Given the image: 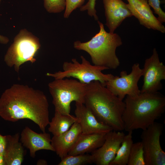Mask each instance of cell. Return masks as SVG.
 Masks as SVG:
<instances>
[{
  "label": "cell",
  "instance_id": "cell-1",
  "mask_svg": "<svg viewBox=\"0 0 165 165\" xmlns=\"http://www.w3.org/2000/svg\"><path fill=\"white\" fill-rule=\"evenodd\" d=\"M0 116L13 122L24 119L31 120L45 132L50 122L48 100L41 90L26 85L14 84L0 98Z\"/></svg>",
  "mask_w": 165,
  "mask_h": 165
},
{
  "label": "cell",
  "instance_id": "cell-2",
  "mask_svg": "<svg viewBox=\"0 0 165 165\" xmlns=\"http://www.w3.org/2000/svg\"><path fill=\"white\" fill-rule=\"evenodd\" d=\"M122 119L124 130H144L153 124L165 110V97L159 91L127 96Z\"/></svg>",
  "mask_w": 165,
  "mask_h": 165
},
{
  "label": "cell",
  "instance_id": "cell-3",
  "mask_svg": "<svg viewBox=\"0 0 165 165\" xmlns=\"http://www.w3.org/2000/svg\"><path fill=\"white\" fill-rule=\"evenodd\" d=\"M84 104L100 122L113 130H124L122 116L125 104L97 81L86 84Z\"/></svg>",
  "mask_w": 165,
  "mask_h": 165
},
{
  "label": "cell",
  "instance_id": "cell-4",
  "mask_svg": "<svg viewBox=\"0 0 165 165\" xmlns=\"http://www.w3.org/2000/svg\"><path fill=\"white\" fill-rule=\"evenodd\" d=\"M100 30L90 40L86 42L75 41V49L84 51L90 55L94 65L115 69L120 65L116 54V48L122 44L120 37L117 34L107 32L102 23L98 20Z\"/></svg>",
  "mask_w": 165,
  "mask_h": 165
},
{
  "label": "cell",
  "instance_id": "cell-5",
  "mask_svg": "<svg viewBox=\"0 0 165 165\" xmlns=\"http://www.w3.org/2000/svg\"><path fill=\"white\" fill-rule=\"evenodd\" d=\"M48 86L55 111L69 115L72 102L84 104L86 84L66 78L55 79L50 82Z\"/></svg>",
  "mask_w": 165,
  "mask_h": 165
},
{
  "label": "cell",
  "instance_id": "cell-6",
  "mask_svg": "<svg viewBox=\"0 0 165 165\" xmlns=\"http://www.w3.org/2000/svg\"><path fill=\"white\" fill-rule=\"evenodd\" d=\"M80 57L81 63L76 58H72V62H64L62 71L53 73H47L46 75L55 79L72 77L85 84L97 81L105 86L106 82L114 76L112 74H105L102 72L108 69L107 68L92 65L83 56H81Z\"/></svg>",
  "mask_w": 165,
  "mask_h": 165
},
{
  "label": "cell",
  "instance_id": "cell-7",
  "mask_svg": "<svg viewBox=\"0 0 165 165\" xmlns=\"http://www.w3.org/2000/svg\"><path fill=\"white\" fill-rule=\"evenodd\" d=\"M40 47L37 37L25 29L21 30L8 49L5 61L8 66L13 67L19 73L20 66L25 62H35V57Z\"/></svg>",
  "mask_w": 165,
  "mask_h": 165
},
{
  "label": "cell",
  "instance_id": "cell-8",
  "mask_svg": "<svg viewBox=\"0 0 165 165\" xmlns=\"http://www.w3.org/2000/svg\"><path fill=\"white\" fill-rule=\"evenodd\" d=\"M163 130L162 124L155 122L142 130L141 141L145 165H165V152L160 141Z\"/></svg>",
  "mask_w": 165,
  "mask_h": 165
},
{
  "label": "cell",
  "instance_id": "cell-9",
  "mask_svg": "<svg viewBox=\"0 0 165 165\" xmlns=\"http://www.w3.org/2000/svg\"><path fill=\"white\" fill-rule=\"evenodd\" d=\"M142 75V69L138 63L134 64L131 71L128 74L122 71L120 76H114L106 83L105 86L112 93L123 100L127 96L134 97L141 93L138 83Z\"/></svg>",
  "mask_w": 165,
  "mask_h": 165
},
{
  "label": "cell",
  "instance_id": "cell-10",
  "mask_svg": "<svg viewBox=\"0 0 165 165\" xmlns=\"http://www.w3.org/2000/svg\"><path fill=\"white\" fill-rule=\"evenodd\" d=\"M142 69L143 83L141 93H154L162 88L161 81L165 79V66L160 62L156 48L145 61Z\"/></svg>",
  "mask_w": 165,
  "mask_h": 165
},
{
  "label": "cell",
  "instance_id": "cell-11",
  "mask_svg": "<svg viewBox=\"0 0 165 165\" xmlns=\"http://www.w3.org/2000/svg\"><path fill=\"white\" fill-rule=\"evenodd\" d=\"M125 135L122 131L114 130L107 133L102 145L91 152L93 163L97 165H109L115 158Z\"/></svg>",
  "mask_w": 165,
  "mask_h": 165
},
{
  "label": "cell",
  "instance_id": "cell-12",
  "mask_svg": "<svg viewBox=\"0 0 165 165\" xmlns=\"http://www.w3.org/2000/svg\"><path fill=\"white\" fill-rule=\"evenodd\" d=\"M127 0L133 16L138 19L141 25L148 29L165 32L164 26L154 15L148 0Z\"/></svg>",
  "mask_w": 165,
  "mask_h": 165
},
{
  "label": "cell",
  "instance_id": "cell-13",
  "mask_svg": "<svg viewBox=\"0 0 165 165\" xmlns=\"http://www.w3.org/2000/svg\"><path fill=\"white\" fill-rule=\"evenodd\" d=\"M74 113L82 134H106L113 130L110 127L99 122L83 103H75Z\"/></svg>",
  "mask_w": 165,
  "mask_h": 165
},
{
  "label": "cell",
  "instance_id": "cell-14",
  "mask_svg": "<svg viewBox=\"0 0 165 165\" xmlns=\"http://www.w3.org/2000/svg\"><path fill=\"white\" fill-rule=\"evenodd\" d=\"M106 19L105 25L109 33L116 29L127 18L133 16L127 4L122 0H103Z\"/></svg>",
  "mask_w": 165,
  "mask_h": 165
},
{
  "label": "cell",
  "instance_id": "cell-15",
  "mask_svg": "<svg viewBox=\"0 0 165 165\" xmlns=\"http://www.w3.org/2000/svg\"><path fill=\"white\" fill-rule=\"evenodd\" d=\"M20 141L23 145L29 149L30 156L34 158L38 151L46 150L54 152L51 144V138L49 134L38 133L28 127H26L20 134Z\"/></svg>",
  "mask_w": 165,
  "mask_h": 165
},
{
  "label": "cell",
  "instance_id": "cell-16",
  "mask_svg": "<svg viewBox=\"0 0 165 165\" xmlns=\"http://www.w3.org/2000/svg\"><path fill=\"white\" fill-rule=\"evenodd\" d=\"M82 134L81 127L76 121L67 131L58 136H53L51 144L54 152L61 159L66 156Z\"/></svg>",
  "mask_w": 165,
  "mask_h": 165
},
{
  "label": "cell",
  "instance_id": "cell-17",
  "mask_svg": "<svg viewBox=\"0 0 165 165\" xmlns=\"http://www.w3.org/2000/svg\"><path fill=\"white\" fill-rule=\"evenodd\" d=\"M20 139L18 133L6 136V146L3 156L5 165H20L23 162L25 152Z\"/></svg>",
  "mask_w": 165,
  "mask_h": 165
},
{
  "label": "cell",
  "instance_id": "cell-18",
  "mask_svg": "<svg viewBox=\"0 0 165 165\" xmlns=\"http://www.w3.org/2000/svg\"><path fill=\"white\" fill-rule=\"evenodd\" d=\"M106 134H82L68 155H75L92 152L102 145Z\"/></svg>",
  "mask_w": 165,
  "mask_h": 165
},
{
  "label": "cell",
  "instance_id": "cell-19",
  "mask_svg": "<svg viewBox=\"0 0 165 165\" xmlns=\"http://www.w3.org/2000/svg\"><path fill=\"white\" fill-rule=\"evenodd\" d=\"M77 121L76 117L70 114L64 115L55 111L54 116L50 121L49 131L53 136L59 135L68 131Z\"/></svg>",
  "mask_w": 165,
  "mask_h": 165
},
{
  "label": "cell",
  "instance_id": "cell-20",
  "mask_svg": "<svg viewBox=\"0 0 165 165\" xmlns=\"http://www.w3.org/2000/svg\"><path fill=\"white\" fill-rule=\"evenodd\" d=\"M133 131L125 135L121 145L116 155L109 165H127L132 145L133 143Z\"/></svg>",
  "mask_w": 165,
  "mask_h": 165
},
{
  "label": "cell",
  "instance_id": "cell-21",
  "mask_svg": "<svg viewBox=\"0 0 165 165\" xmlns=\"http://www.w3.org/2000/svg\"><path fill=\"white\" fill-rule=\"evenodd\" d=\"M93 163L91 154L87 153L75 155H68L61 159L58 165H83Z\"/></svg>",
  "mask_w": 165,
  "mask_h": 165
},
{
  "label": "cell",
  "instance_id": "cell-22",
  "mask_svg": "<svg viewBox=\"0 0 165 165\" xmlns=\"http://www.w3.org/2000/svg\"><path fill=\"white\" fill-rule=\"evenodd\" d=\"M127 165H145L141 141L133 143Z\"/></svg>",
  "mask_w": 165,
  "mask_h": 165
},
{
  "label": "cell",
  "instance_id": "cell-23",
  "mask_svg": "<svg viewBox=\"0 0 165 165\" xmlns=\"http://www.w3.org/2000/svg\"><path fill=\"white\" fill-rule=\"evenodd\" d=\"M44 6L50 13H57L65 9V0H44Z\"/></svg>",
  "mask_w": 165,
  "mask_h": 165
},
{
  "label": "cell",
  "instance_id": "cell-24",
  "mask_svg": "<svg viewBox=\"0 0 165 165\" xmlns=\"http://www.w3.org/2000/svg\"><path fill=\"white\" fill-rule=\"evenodd\" d=\"M85 0H65L66 6L64 16L68 18L76 8L80 7Z\"/></svg>",
  "mask_w": 165,
  "mask_h": 165
},
{
  "label": "cell",
  "instance_id": "cell-25",
  "mask_svg": "<svg viewBox=\"0 0 165 165\" xmlns=\"http://www.w3.org/2000/svg\"><path fill=\"white\" fill-rule=\"evenodd\" d=\"M148 3L150 6L154 10V13L157 14V18L162 23L165 22V13L160 7V0H148Z\"/></svg>",
  "mask_w": 165,
  "mask_h": 165
},
{
  "label": "cell",
  "instance_id": "cell-26",
  "mask_svg": "<svg viewBox=\"0 0 165 165\" xmlns=\"http://www.w3.org/2000/svg\"><path fill=\"white\" fill-rule=\"evenodd\" d=\"M96 0H88V2L84 5L82 6L80 9L81 11L87 10L88 14L93 16L96 20H98V18L96 14L95 7Z\"/></svg>",
  "mask_w": 165,
  "mask_h": 165
},
{
  "label": "cell",
  "instance_id": "cell-27",
  "mask_svg": "<svg viewBox=\"0 0 165 165\" xmlns=\"http://www.w3.org/2000/svg\"><path fill=\"white\" fill-rule=\"evenodd\" d=\"M6 146V136L0 134V155L3 156Z\"/></svg>",
  "mask_w": 165,
  "mask_h": 165
},
{
  "label": "cell",
  "instance_id": "cell-28",
  "mask_svg": "<svg viewBox=\"0 0 165 165\" xmlns=\"http://www.w3.org/2000/svg\"><path fill=\"white\" fill-rule=\"evenodd\" d=\"M1 0H0V2ZM9 41L8 39L4 36L0 35V42L2 43L6 44Z\"/></svg>",
  "mask_w": 165,
  "mask_h": 165
},
{
  "label": "cell",
  "instance_id": "cell-29",
  "mask_svg": "<svg viewBox=\"0 0 165 165\" xmlns=\"http://www.w3.org/2000/svg\"><path fill=\"white\" fill-rule=\"evenodd\" d=\"M37 165H47V161L43 159L39 160L37 162Z\"/></svg>",
  "mask_w": 165,
  "mask_h": 165
},
{
  "label": "cell",
  "instance_id": "cell-30",
  "mask_svg": "<svg viewBox=\"0 0 165 165\" xmlns=\"http://www.w3.org/2000/svg\"><path fill=\"white\" fill-rule=\"evenodd\" d=\"M0 165H5L3 156L0 155Z\"/></svg>",
  "mask_w": 165,
  "mask_h": 165
}]
</instances>
